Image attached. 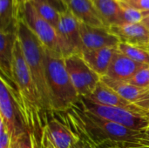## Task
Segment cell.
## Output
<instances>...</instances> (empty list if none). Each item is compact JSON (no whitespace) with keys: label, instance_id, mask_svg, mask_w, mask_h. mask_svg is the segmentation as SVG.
Wrapping results in <instances>:
<instances>
[{"label":"cell","instance_id":"cell-29","mask_svg":"<svg viewBox=\"0 0 149 148\" xmlns=\"http://www.w3.org/2000/svg\"><path fill=\"white\" fill-rule=\"evenodd\" d=\"M24 3H25V0H13L14 15H15V18L17 21H18V19L20 17V14H21V11H22Z\"/></svg>","mask_w":149,"mask_h":148},{"label":"cell","instance_id":"cell-38","mask_svg":"<svg viewBox=\"0 0 149 148\" xmlns=\"http://www.w3.org/2000/svg\"><path fill=\"white\" fill-rule=\"evenodd\" d=\"M147 49H148V51H149V47H148V48H147Z\"/></svg>","mask_w":149,"mask_h":148},{"label":"cell","instance_id":"cell-12","mask_svg":"<svg viewBox=\"0 0 149 148\" xmlns=\"http://www.w3.org/2000/svg\"><path fill=\"white\" fill-rule=\"evenodd\" d=\"M101 81L113 89L128 102L149 113V88H141L129 82L113 80L108 77H102Z\"/></svg>","mask_w":149,"mask_h":148},{"label":"cell","instance_id":"cell-14","mask_svg":"<svg viewBox=\"0 0 149 148\" xmlns=\"http://www.w3.org/2000/svg\"><path fill=\"white\" fill-rule=\"evenodd\" d=\"M109 31L119 38L120 43L146 49L149 47V30L142 23L113 25Z\"/></svg>","mask_w":149,"mask_h":148},{"label":"cell","instance_id":"cell-27","mask_svg":"<svg viewBox=\"0 0 149 148\" xmlns=\"http://www.w3.org/2000/svg\"><path fill=\"white\" fill-rule=\"evenodd\" d=\"M31 1H34L37 3H41L50 5V6L53 7L54 9H56L60 13H63L68 10V6L65 3L64 0H31Z\"/></svg>","mask_w":149,"mask_h":148},{"label":"cell","instance_id":"cell-25","mask_svg":"<svg viewBox=\"0 0 149 148\" xmlns=\"http://www.w3.org/2000/svg\"><path fill=\"white\" fill-rule=\"evenodd\" d=\"M12 145L11 135L4 122L0 119V148H10Z\"/></svg>","mask_w":149,"mask_h":148},{"label":"cell","instance_id":"cell-37","mask_svg":"<svg viewBox=\"0 0 149 148\" xmlns=\"http://www.w3.org/2000/svg\"><path fill=\"white\" fill-rule=\"evenodd\" d=\"M118 1H120V2H123V1H127V0H118Z\"/></svg>","mask_w":149,"mask_h":148},{"label":"cell","instance_id":"cell-2","mask_svg":"<svg viewBox=\"0 0 149 148\" xmlns=\"http://www.w3.org/2000/svg\"><path fill=\"white\" fill-rule=\"evenodd\" d=\"M5 79L15 98L24 126L41 142L51 113L43 106L17 38L13 51V80Z\"/></svg>","mask_w":149,"mask_h":148},{"label":"cell","instance_id":"cell-11","mask_svg":"<svg viewBox=\"0 0 149 148\" xmlns=\"http://www.w3.org/2000/svg\"><path fill=\"white\" fill-rule=\"evenodd\" d=\"M80 37L84 50L118 48L119 38L107 28L93 27L79 22Z\"/></svg>","mask_w":149,"mask_h":148},{"label":"cell","instance_id":"cell-7","mask_svg":"<svg viewBox=\"0 0 149 148\" xmlns=\"http://www.w3.org/2000/svg\"><path fill=\"white\" fill-rule=\"evenodd\" d=\"M20 17L38 36L46 49L61 54L60 38L58 31L38 12L30 1L24 3Z\"/></svg>","mask_w":149,"mask_h":148},{"label":"cell","instance_id":"cell-24","mask_svg":"<svg viewBox=\"0 0 149 148\" xmlns=\"http://www.w3.org/2000/svg\"><path fill=\"white\" fill-rule=\"evenodd\" d=\"M128 82L141 88H149V65L141 68Z\"/></svg>","mask_w":149,"mask_h":148},{"label":"cell","instance_id":"cell-19","mask_svg":"<svg viewBox=\"0 0 149 148\" xmlns=\"http://www.w3.org/2000/svg\"><path fill=\"white\" fill-rule=\"evenodd\" d=\"M100 13L107 29L121 24L122 7L118 0H93Z\"/></svg>","mask_w":149,"mask_h":148},{"label":"cell","instance_id":"cell-36","mask_svg":"<svg viewBox=\"0 0 149 148\" xmlns=\"http://www.w3.org/2000/svg\"><path fill=\"white\" fill-rule=\"evenodd\" d=\"M147 133H148V134H149V126H148V128L147 129Z\"/></svg>","mask_w":149,"mask_h":148},{"label":"cell","instance_id":"cell-9","mask_svg":"<svg viewBox=\"0 0 149 148\" xmlns=\"http://www.w3.org/2000/svg\"><path fill=\"white\" fill-rule=\"evenodd\" d=\"M79 141V137L65 120H58L54 113L49 114L40 142L42 145L48 148H72Z\"/></svg>","mask_w":149,"mask_h":148},{"label":"cell","instance_id":"cell-35","mask_svg":"<svg viewBox=\"0 0 149 148\" xmlns=\"http://www.w3.org/2000/svg\"><path fill=\"white\" fill-rule=\"evenodd\" d=\"M40 148H48L47 147H45V146H44V145H42L41 143H40Z\"/></svg>","mask_w":149,"mask_h":148},{"label":"cell","instance_id":"cell-8","mask_svg":"<svg viewBox=\"0 0 149 148\" xmlns=\"http://www.w3.org/2000/svg\"><path fill=\"white\" fill-rule=\"evenodd\" d=\"M0 79V119L9 130L12 142H16L28 130L24 126L18 106L7 80L2 74Z\"/></svg>","mask_w":149,"mask_h":148},{"label":"cell","instance_id":"cell-10","mask_svg":"<svg viewBox=\"0 0 149 148\" xmlns=\"http://www.w3.org/2000/svg\"><path fill=\"white\" fill-rule=\"evenodd\" d=\"M58 33L60 38L61 55L64 58L75 53L81 54L83 44L80 37L79 21L69 9L61 13Z\"/></svg>","mask_w":149,"mask_h":148},{"label":"cell","instance_id":"cell-21","mask_svg":"<svg viewBox=\"0 0 149 148\" xmlns=\"http://www.w3.org/2000/svg\"><path fill=\"white\" fill-rule=\"evenodd\" d=\"M118 50L130 59L143 65H149V51L146 48L120 43Z\"/></svg>","mask_w":149,"mask_h":148},{"label":"cell","instance_id":"cell-20","mask_svg":"<svg viewBox=\"0 0 149 148\" xmlns=\"http://www.w3.org/2000/svg\"><path fill=\"white\" fill-rule=\"evenodd\" d=\"M13 0H0V31H17Z\"/></svg>","mask_w":149,"mask_h":148},{"label":"cell","instance_id":"cell-34","mask_svg":"<svg viewBox=\"0 0 149 148\" xmlns=\"http://www.w3.org/2000/svg\"><path fill=\"white\" fill-rule=\"evenodd\" d=\"M64 1H65V3L67 4V6H68V4H69V3H70L71 0H64Z\"/></svg>","mask_w":149,"mask_h":148},{"label":"cell","instance_id":"cell-13","mask_svg":"<svg viewBox=\"0 0 149 148\" xmlns=\"http://www.w3.org/2000/svg\"><path fill=\"white\" fill-rule=\"evenodd\" d=\"M91 101H93L95 103L107 106H114L119 107L126 110H129L134 113H149L148 112H146L140 107L133 105L132 103L126 100L124 98H122L119 93H117L113 89H112L110 86H108L107 84H105L103 81H100L97 87L93 91L92 94L89 96L84 97Z\"/></svg>","mask_w":149,"mask_h":148},{"label":"cell","instance_id":"cell-16","mask_svg":"<svg viewBox=\"0 0 149 148\" xmlns=\"http://www.w3.org/2000/svg\"><path fill=\"white\" fill-rule=\"evenodd\" d=\"M68 9L80 23L93 27L107 29L93 0H71Z\"/></svg>","mask_w":149,"mask_h":148},{"label":"cell","instance_id":"cell-33","mask_svg":"<svg viewBox=\"0 0 149 148\" xmlns=\"http://www.w3.org/2000/svg\"><path fill=\"white\" fill-rule=\"evenodd\" d=\"M10 148H16V144H15V142H12V145H11V147Z\"/></svg>","mask_w":149,"mask_h":148},{"label":"cell","instance_id":"cell-17","mask_svg":"<svg viewBox=\"0 0 149 148\" xmlns=\"http://www.w3.org/2000/svg\"><path fill=\"white\" fill-rule=\"evenodd\" d=\"M17 41V31H0V69L2 75L13 80V51Z\"/></svg>","mask_w":149,"mask_h":148},{"label":"cell","instance_id":"cell-26","mask_svg":"<svg viewBox=\"0 0 149 148\" xmlns=\"http://www.w3.org/2000/svg\"><path fill=\"white\" fill-rule=\"evenodd\" d=\"M120 3H122L123 4L128 7L138 10L140 11L149 10V0H127V1H123Z\"/></svg>","mask_w":149,"mask_h":148},{"label":"cell","instance_id":"cell-28","mask_svg":"<svg viewBox=\"0 0 149 148\" xmlns=\"http://www.w3.org/2000/svg\"><path fill=\"white\" fill-rule=\"evenodd\" d=\"M15 144L16 148H34L32 135L29 132L22 134L15 142Z\"/></svg>","mask_w":149,"mask_h":148},{"label":"cell","instance_id":"cell-31","mask_svg":"<svg viewBox=\"0 0 149 148\" xmlns=\"http://www.w3.org/2000/svg\"><path fill=\"white\" fill-rule=\"evenodd\" d=\"M149 30V18H145V19H143L142 20V22H141Z\"/></svg>","mask_w":149,"mask_h":148},{"label":"cell","instance_id":"cell-32","mask_svg":"<svg viewBox=\"0 0 149 148\" xmlns=\"http://www.w3.org/2000/svg\"><path fill=\"white\" fill-rule=\"evenodd\" d=\"M141 12H142L143 19H145V18H149V10H147V11H141Z\"/></svg>","mask_w":149,"mask_h":148},{"label":"cell","instance_id":"cell-3","mask_svg":"<svg viewBox=\"0 0 149 148\" xmlns=\"http://www.w3.org/2000/svg\"><path fill=\"white\" fill-rule=\"evenodd\" d=\"M17 38L20 43L25 61L41 98L43 106L47 112L52 113V99L45 73V47L21 17L17 23Z\"/></svg>","mask_w":149,"mask_h":148},{"label":"cell","instance_id":"cell-6","mask_svg":"<svg viewBox=\"0 0 149 148\" xmlns=\"http://www.w3.org/2000/svg\"><path fill=\"white\" fill-rule=\"evenodd\" d=\"M65 65L79 97L92 94L101 80V77L87 65L82 55L75 53L65 58Z\"/></svg>","mask_w":149,"mask_h":148},{"label":"cell","instance_id":"cell-30","mask_svg":"<svg viewBox=\"0 0 149 148\" xmlns=\"http://www.w3.org/2000/svg\"><path fill=\"white\" fill-rule=\"evenodd\" d=\"M72 148H86L85 147H84V145L80 142V141H79L78 143H76L73 147Z\"/></svg>","mask_w":149,"mask_h":148},{"label":"cell","instance_id":"cell-18","mask_svg":"<svg viewBox=\"0 0 149 148\" xmlns=\"http://www.w3.org/2000/svg\"><path fill=\"white\" fill-rule=\"evenodd\" d=\"M118 48L84 50L81 55L87 65L101 78L107 76L108 68Z\"/></svg>","mask_w":149,"mask_h":148},{"label":"cell","instance_id":"cell-5","mask_svg":"<svg viewBox=\"0 0 149 148\" xmlns=\"http://www.w3.org/2000/svg\"><path fill=\"white\" fill-rule=\"evenodd\" d=\"M79 105L85 110L104 120L114 122L135 131H147L149 126V113H138L129 110L107 106L81 97Z\"/></svg>","mask_w":149,"mask_h":148},{"label":"cell","instance_id":"cell-15","mask_svg":"<svg viewBox=\"0 0 149 148\" xmlns=\"http://www.w3.org/2000/svg\"><path fill=\"white\" fill-rule=\"evenodd\" d=\"M146 65H148L140 64L130 59L118 50L113 58L107 76L105 77H108L113 80L128 82L141 68Z\"/></svg>","mask_w":149,"mask_h":148},{"label":"cell","instance_id":"cell-1","mask_svg":"<svg viewBox=\"0 0 149 148\" xmlns=\"http://www.w3.org/2000/svg\"><path fill=\"white\" fill-rule=\"evenodd\" d=\"M86 148H149L147 131H135L100 118L77 102L62 112Z\"/></svg>","mask_w":149,"mask_h":148},{"label":"cell","instance_id":"cell-4","mask_svg":"<svg viewBox=\"0 0 149 148\" xmlns=\"http://www.w3.org/2000/svg\"><path fill=\"white\" fill-rule=\"evenodd\" d=\"M45 65L53 112H65L80 99L65 65V58L45 48ZM52 112V113H53Z\"/></svg>","mask_w":149,"mask_h":148},{"label":"cell","instance_id":"cell-22","mask_svg":"<svg viewBox=\"0 0 149 148\" xmlns=\"http://www.w3.org/2000/svg\"><path fill=\"white\" fill-rule=\"evenodd\" d=\"M30 2L33 4V6L36 8L38 12L58 31V28L60 24L61 13L50 5L41 3H37L34 1H30Z\"/></svg>","mask_w":149,"mask_h":148},{"label":"cell","instance_id":"cell-23","mask_svg":"<svg viewBox=\"0 0 149 148\" xmlns=\"http://www.w3.org/2000/svg\"><path fill=\"white\" fill-rule=\"evenodd\" d=\"M122 7V14H121V24H137L141 23L143 20L142 12L135 10L134 8L128 7L122 3H120Z\"/></svg>","mask_w":149,"mask_h":148}]
</instances>
